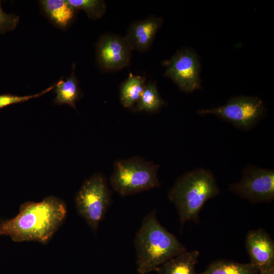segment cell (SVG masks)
Masks as SVG:
<instances>
[{
    "label": "cell",
    "mask_w": 274,
    "mask_h": 274,
    "mask_svg": "<svg viewBox=\"0 0 274 274\" xmlns=\"http://www.w3.org/2000/svg\"><path fill=\"white\" fill-rule=\"evenodd\" d=\"M55 84L56 97L53 102L56 105H66L76 109V103L81 96L77 79L75 75L74 66L71 75L65 80H60Z\"/></svg>",
    "instance_id": "obj_14"
},
{
    "label": "cell",
    "mask_w": 274,
    "mask_h": 274,
    "mask_svg": "<svg viewBox=\"0 0 274 274\" xmlns=\"http://www.w3.org/2000/svg\"><path fill=\"white\" fill-rule=\"evenodd\" d=\"M219 193L213 174L209 170L197 168L176 180L168 198L175 206L183 226L189 221L198 222L199 214L206 202Z\"/></svg>",
    "instance_id": "obj_3"
},
{
    "label": "cell",
    "mask_w": 274,
    "mask_h": 274,
    "mask_svg": "<svg viewBox=\"0 0 274 274\" xmlns=\"http://www.w3.org/2000/svg\"><path fill=\"white\" fill-rule=\"evenodd\" d=\"M41 7L50 20L57 27L66 28L74 19L76 10L67 0H42Z\"/></svg>",
    "instance_id": "obj_13"
},
{
    "label": "cell",
    "mask_w": 274,
    "mask_h": 274,
    "mask_svg": "<svg viewBox=\"0 0 274 274\" xmlns=\"http://www.w3.org/2000/svg\"><path fill=\"white\" fill-rule=\"evenodd\" d=\"M229 190L252 203L271 201L274 199V170L248 165L241 180L230 184Z\"/></svg>",
    "instance_id": "obj_7"
},
{
    "label": "cell",
    "mask_w": 274,
    "mask_h": 274,
    "mask_svg": "<svg viewBox=\"0 0 274 274\" xmlns=\"http://www.w3.org/2000/svg\"><path fill=\"white\" fill-rule=\"evenodd\" d=\"M146 78L130 73L120 88V99L125 108L132 107L139 99L145 88Z\"/></svg>",
    "instance_id": "obj_15"
},
{
    "label": "cell",
    "mask_w": 274,
    "mask_h": 274,
    "mask_svg": "<svg viewBox=\"0 0 274 274\" xmlns=\"http://www.w3.org/2000/svg\"><path fill=\"white\" fill-rule=\"evenodd\" d=\"M258 269L251 263H241L220 260L212 262L199 274H257Z\"/></svg>",
    "instance_id": "obj_16"
},
{
    "label": "cell",
    "mask_w": 274,
    "mask_h": 274,
    "mask_svg": "<svg viewBox=\"0 0 274 274\" xmlns=\"http://www.w3.org/2000/svg\"><path fill=\"white\" fill-rule=\"evenodd\" d=\"M132 50L125 37L105 35L97 44V63L100 68L106 71L120 70L129 65Z\"/></svg>",
    "instance_id": "obj_9"
},
{
    "label": "cell",
    "mask_w": 274,
    "mask_h": 274,
    "mask_svg": "<svg viewBox=\"0 0 274 274\" xmlns=\"http://www.w3.org/2000/svg\"><path fill=\"white\" fill-rule=\"evenodd\" d=\"M198 113L214 115L239 129L248 131L264 116L265 107L259 97L242 95L231 98L224 105L199 110Z\"/></svg>",
    "instance_id": "obj_6"
},
{
    "label": "cell",
    "mask_w": 274,
    "mask_h": 274,
    "mask_svg": "<svg viewBox=\"0 0 274 274\" xmlns=\"http://www.w3.org/2000/svg\"><path fill=\"white\" fill-rule=\"evenodd\" d=\"M159 165L139 156L116 160L110 178L113 190L126 196L158 187Z\"/></svg>",
    "instance_id": "obj_4"
},
{
    "label": "cell",
    "mask_w": 274,
    "mask_h": 274,
    "mask_svg": "<svg viewBox=\"0 0 274 274\" xmlns=\"http://www.w3.org/2000/svg\"><path fill=\"white\" fill-rule=\"evenodd\" d=\"M246 247L250 263L259 272L274 269V242L265 230L249 231L246 237Z\"/></svg>",
    "instance_id": "obj_10"
},
{
    "label": "cell",
    "mask_w": 274,
    "mask_h": 274,
    "mask_svg": "<svg viewBox=\"0 0 274 274\" xmlns=\"http://www.w3.org/2000/svg\"><path fill=\"white\" fill-rule=\"evenodd\" d=\"M200 66L195 53L189 49L177 52L171 58L164 76L170 78L185 92L200 87Z\"/></svg>",
    "instance_id": "obj_8"
},
{
    "label": "cell",
    "mask_w": 274,
    "mask_h": 274,
    "mask_svg": "<svg viewBox=\"0 0 274 274\" xmlns=\"http://www.w3.org/2000/svg\"><path fill=\"white\" fill-rule=\"evenodd\" d=\"M66 206L61 199L49 196L41 201L22 203L14 218L0 223V235L15 242H38L47 244L65 220Z\"/></svg>",
    "instance_id": "obj_1"
},
{
    "label": "cell",
    "mask_w": 274,
    "mask_h": 274,
    "mask_svg": "<svg viewBox=\"0 0 274 274\" xmlns=\"http://www.w3.org/2000/svg\"><path fill=\"white\" fill-rule=\"evenodd\" d=\"M257 274H274V269L260 271Z\"/></svg>",
    "instance_id": "obj_21"
},
{
    "label": "cell",
    "mask_w": 274,
    "mask_h": 274,
    "mask_svg": "<svg viewBox=\"0 0 274 274\" xmlns=\"http://www.w3.org/2000/svg\"><path fill=\"white\" fill-rule=\"evenodd\" d=\"M199 252L187 250L168 260L158 267V274H199L196 270Z\"/></svg>",
    "instance_id": "obj_12"
},
{
    "label": "cell",
    "mask_w": 274,
    "mask_h": 274,
    "mask_svg": "<svg viewBox=\"0 0 274 274\" xmlns=\"http://www.w3.org/2000/svg\"><path fill=\"white\" fill-rule=\"evenodd\" d=\"M55 86V84H54L39 93L29 95L19 96L8 93L1 94L0 109L10 105L23 102L30 99L41 96L54 89Z\"/></svg>",
    "instance_id": "obj_19"
},
{
    "label": "cell",
    "mask_w": 274,
    "mask_h": 274,
    "mask_svg": "<svg viewBox=\"0 0 274 274\" xmlns=\"http://www.w3.org/2000/svg\"><path fill=\"white\" fill-rule=\"evenodd\" d=\"M162 22V18L152 16L132 23L124 37L131 49L141 52L148 51Z\"/></svg>",
    "instance_id": "obj_11"
},
{
    "label": "cell",
    "mask_w": 274,
    "mask_h": 274,
    "mask_svg": "<svg viewBox=\"0 0 274 274\" xmlns=\"http://www.w3.org/2000/svg\"><path fill=\"white\" fill-rule=\"evenodd\" d=\"M111 202V193L107 179L100 173L87 179L75 197L78 213L94 232L97 231Z\"/></svg>",
    "instance_id": "obj_5"
},
{
    "label": "cell",
    "mask_w": 274,
    "mask_h": 274,
    "mask_svg": "<svg viewBox=\"0 0 274 274\" xmlns=\"http://www.w3.org/2000/svg\"><path fill=\"white\" fill-rule=\"evenodd\" d=\"M76 10H82L88 18L94 20L101 18L106 11V5L101 0H67Z\"/></svg>",
    "instance_id": "obj_18"
},
{
    "label": "cell",
    "mask_w": 274,
    "mask_h": 274,
    "mask_svg": "<svg viewBox=\"0 0 274 274\" xmlns=\"http://www.w3.org/2000/svg\"><path fill=\"white\" fill-rule=\"evenodd\" d=\"M19 17L15 14L6 13L2 8L0 1V34L14 30L19 22Z\"/></svg>",
    "instance_id": "obj_20"
},
{
    "label": "cell",
    "mask_w": 274,
    "mask_h": 274,
    "mask_svg": "<svg viewBox=\"0 0 274 274\" xmlns=\"http://www.w3.org/2000/svg\"><path fill=\"white\" fill-rule=\"evenodd\" d=\"M155 210L143 219L136 233V269L139 274H147L172 258L187 250L172 233L160 223Z\"/></svg>",
    "instance_id": "obj_2"
},
{
    "label": "cell",
    "mask_w": 274,
    "mask_h": 274,
    "mask_svg": "<svg viewBox=\"0 0 274 274\" xmlns=\"http://www.w3.org/2000/svg\"><path fill=\"white\" fill-rule=\"evenodd\" d=\"M135 110L148 113L157 112L164 104L156 85L151 82L146 84L144 90L137 102Z\"/></svg>",
    "instance_id": "obj_17"
}]
</instances>
